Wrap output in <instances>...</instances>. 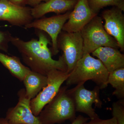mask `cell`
I'll return each mask as SVG.
<instances>
[{"label": "cell", "mask_w": 124, "mask_h": 124, "mask_svg": "<svg viewBox=\"0 0 124 124\" xmlns=\"http://www.w3.org/2000/svg\"><path fill=\"white\" fill-rule=\"evenodd\" d=\"M18 101L14 107L7 110L5 119L10 124H42L34 115L30 107L31 99L26 95L25 88L18 91Z\"/></svg>", "instance_id": "9"}, {"label": "cell", "mask_w": 124, "mask_h": 124, "mask_svg": "<svg viewBox=\"0 0 124 124\" xmlns=\"http://www.w3.org/2000/svg\"><path fill=\"white\" fill-rule=\"evenodd\" d=\"M91 54L101 62L108 73L124 68V55L118 49L102 46L99 47Z\"/></svg>", "instance_id": "14"}, {"label": "cell", "mask_w": 124, "mask_h": 124, "mask_svg": "<svg viewBox=\"0 0 124 124\" xmlns=\"http://www.w3.org/2000/svg\"><path fill=\"white\" fill-rule=\"evenodd\" d=\"M90 120L89 117H85L79 115L76 117L71 124H83Z\"/></svg>", "instance_id": "22"}, {"label": "cell", "mask_w": 124, "mask_h": 124, "mask_svg": "<svg viewBox=\"0 0 124 124\" xmlns=\"http://www.w3.org/2000/svg\"><path fill=\"white\" fill-rule=\"evenodd\" d=\"M68 87L61 86L55 97L45 106L38 116L41 124H61L67 120L72 122L76 119L75 103Z\"/></svg>", "instance_id": "3"}, {"label": "cell", "mask_w": 124, "mask_h": 124, "mask_svg": "<svg viewBox=\"0 0 124 124\" xmlns=\"http://www.w3.org/2000/svg\"><path fill=\"white\" fill-rule=\"evenodd\" d=\"M23 81L25 87L26 96L31 100L46 86L47 77L46 76L31 70Z\"/></svg>", "instance_id": "16"}, {"label": "cell", "mask_w": 124, "mask_h": 124, "mask_svg": "<svg viewBox=\"0 0 124 124\" xmlns=\"http://www.w3.org/2000/svg\"><path fill=\"white\" fill-rule=\"evenodd\" d=\"M57 46L59 50L62 51L67 72L69 73L84 54L83 40L80 32L62 31L58 37Z\"/></svg>", "instance_id": "7"}, {"label": "cell", "mask_w": 124, "mask_h": 124, "mask_svg": "<svg viewBox=\"0 0 124 124\" xmlns=\"http://www.w3.org/2000/svg\"><path fill=\"white\" fill-rule=\"evenodd\" d=\"M31 10V7L17 5L9 0H0V20L12 26H24L33 21Z\"/></svg>", "instance_id": "10"}, {"label": "cell", "mask_w": 124, "mask_h": 124, "mask_svg": "<svg viewBox=\"0 0 124 124\" xmlns=\"http://www.w3.org/2000/svg\"><path fill=\"white\" fill-rule=\"evenodd\" d=\"M77 1L78 0H49L31 8V14L33 18L36 19L42 18L49 13L62 14L71 11Z\"/></svg>", "instance_id": "13"}, {"label": "cell", "mask_w": 124, "mask_h": 124, "mask_svg": "<svg viewBox=\"0 0 124 124\" xmlns=\"http://www.w3.org/2000/svg\"><path fill=\"white\" fill-rule=\"evenodd\" d=\"M12 37L9 31H0V50L8 53L9 44Z\"/></svg>", "instance_id": "20"}, {"label": "cell", "mask_w": 124, "mask_h": 124, "mask_svg": "<svg viewBox=\"0 0 124 124\" xmlns=\"http://www.w3.org/2000/svg\"><path fill=\"white\" fill-rule=\"evenodd\" d=\"M49 0H28L27 5L33 7L41 3V1L47 2Z\"/></svg>", "instance_id": "23"}, {"label": "cell", "mask_w": 124, "mask_h": 124, "mask_svg": "<svg viewBox=\"0 0 124 124\" xmlns=\"http://www.w3.org/2000/svg\"><path fill=\"white\" fill-rule=\"evenodd\" d=\"M46 76L47 85L30 102L31 111L36 116L57 94L62 84L68 78L69 73L67 71L53 69Z\"/></svg>", "instance_id": "5"}, {"label": "cell", "mask_w": 124, "mask_h": 124, "mask_svg": "<svg viewBox=\"0 0 124 124\" xmlns=\"http://www.w3.org/2000/svg\"><path fill=\"white\" fill-rule=\"evenodd\" d=\"M0 124H10L8 123L5 118L0 117Z\"/></svg>", "instance_id": "25"}, {"label": "cell", "mask_w": 124, "mask_h": 124, "mask_svg": "<svg viewBox=\"0 0 124 124\" xmlns=\"http://www.w3.org/2000/svg\"><path fill=\"white\" fill-rule=\"evenodd\" d=\"M112 115L118 124H124V99H120L113 102Z\"/></svg>", "instance_id": "19"}, {"label": "cell", "mask_w": 124, "mask_h": 124, "mask_svg": "<svg viewBox=\"0 0 124 124\" xmlns=\"http://www.w3.org/2000/svg\"><path fill=\"white\" fill-rule=\"evenodd\" d=\"M98 15L94 13L89 6L88 0H78L69 19L63 27L62 31L75 32L80 31Z\"/></svg>", "instance_id": "12"}, {"label": "cell", "mask_w": 124, "mask_h": 124, "mask_svg": "<svg viewBox=\"0 0 124 124\" xmlns=\"http://www.w3.org/2000/svg\"><path fill=\"white\" fill-rule=\"evenodd\" d=\"M108 72L99 59L87 54L77 62L75 67L69 73L66 80V86L84 84L87 81L92 80L100 89L106 88Z\"/></svg>", "instance_id": "2"}, {"label": "cell", "mask_w": 124, "mask_h": 124, "mask_svg": "<svg viewBox=\"0 0 124 124\" xmlns=\"http://www.w3.org/2000/svg\"><path fill=\"white\" fill-rule=\"evenodd\" d=\"M100 89L96 86L93 90L85 88L84 84H80L68 89L75 103L76 111L84 113L90 119L99 117L93 108V104L97 108H101L102 102L100 98Z\"/></svg>", "instance_id": "6"}, {"label": "cell", "mask_w": 124, "mask_h": 124, "mask_svg": "<svg viewBox=\"0 0 124 124\" xmlns=\"http://www.w3.org/2000/svg\"><path fill=\"white\" fill-rule=\"evenodd\" d=\"M90 120V121L83 124H118L116 118L113 117L107 120L101 119L99 117Z\"/></svg>", "instance_id": "21"}, {"label": "cell", "mask_w": 124, "mask_h": 124, "mask_svg": "<svg viewBox=\"0 0 124 124\" xmlns=\"http://www.w3.org/2000/svg\"><path fill=\"white\" fill-rule=\"evenodd\" d=\"M107 83L115 89L113 95L119 100L124 99V68L109 72Z\"/></svg>", "instance_id": "17"}, {"label": "cell", "mask_w": 124, "mask_h": 124, "mask_svg": "<svg viewBox=\"0 0 124 124\" xmlns=\"http://www.w3.org/2000/svg\"><path fill=\"white\" fill-rule=\"evenodd\" d=\"M102 19L96 15L80 31L83 40V55L102 46L119 48L116 40L104 29Z\"/></svg>", "instance_id": "4"}, {"label": "cell", "mask_w": 124, "mask_h": 124, "mask_svg": "<svg viewBox=\"0 0 124 124\" xmlns=\"http://www.w3.org/2000/svg\"><path fill=\"white\" fill-rule=\"evenodd\" d=\"M123 11L117 7L105 10L102 13L105 21L103 25L107 32L116 41L120 51H124V15Z\"/></svg>", "instance_id": "11"}, {"label": "cell", "mask_w": 124, "mask_h": 124, "mask_svg": "<svg viewBox=\"0 0 124 124\" xmlns=\"http://www.w3.org/2000/svg\"><path fill=\"white\" fill-rule=\"evenodd\" d=\"M71 11L49 17H42L41 19H36L24 26V27L26 29L34 28L48 33L52 42V54L57 55L59 52L57 46L58 37L64 24L69 19Z\"/></svg>", "instance_id": "8"}, {"label": "cell", "mask_w": 124, "mask_h": 124, "mask_svg": "<svg viewBox=\"0 0 124 124\" xmlns=\"http://www.w3.org/2000/svg\"><path fill=\"white\" fill-rule=\"evenodd\" d=\"M0 62L8 70L12 76L22 82L31 70L22 63L16 56H9L0 52Z\"/></svg>", "instance_id": "15"}, {"label": "cell", "mask_w": 124, "mask_h": 124, "mask_svg": "<svg viewBox=\"0 0 124 124\" xmlns=\"http://www.w3.org/2000/svg\"><path fill=\"white\" fill-rule=\"evenodd\" d=\"M11 2L21 6H26L27 5L28 0H9Z\"/></svg>", "instance_id": "24"}, {"label": "cell", "mask_w": 124, "mask_h": 124, "mask_svg": "<svg viewBox=\"0 0 124 124\" xmlns=\"http://www.w3.org/2000/svg\"><path fill=\"white\" fill-rule=\"evenodd\" d=\"M88 1L91 11L96 14L107 6L117 7L124 11V0H88Z\"/></svg>", "instance_id": "18"}, {"label": "cell", "mask_w": 124, "mask_h": 124, "mask_svg": "<svg viewBox=\"0 0 124 124\" xmlns=\"http://www.w3.org/2000/svg\"><path fill=\"white\" fill-rule=\"evenodd\" d=\"M37 30L38 40L32 38L24 41L18 37L11 38L10 43L19 52L23 62L31 71L44 75L46 76L53 69L67 71L63 55L59 56L58 60L53 59L48 47L51 44L49 39L44 32Z\"/></svg>", "instance_id": "1"}]
</instances>
